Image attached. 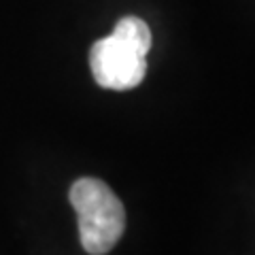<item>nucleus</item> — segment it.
I'll return each mask as SVG.
<instances>
[{"label":"nucleus","instance_id":"1","mask_svg":"<svg viewBox=\"0 0 255 255\" xmlns=\"http://www.w3.org/2000/svg\"><path fill=\"white\" fill-rule=\"evenodd\" d=\"M151 30L140 17H122L109 36L92 45L90 66L96 83L105 90H132L147 73Z\"/></svg>","mask_w":255,"mask_h":255},{"label":"nucleus","instance_id":"2","mask_svg":"<svg viewBox=\"0 0 255 255\" xmlns=\"http://www.w3.org/2000/svg\"><path fill=\"white\" fill-rule=\"evenodd\" d=\"M70 204L79 219V236L90 255H105L126 230V211L105 181L83 177L70 187Z\"/></svg>","mask_w":255,"mask_h":255}]
</instances>
